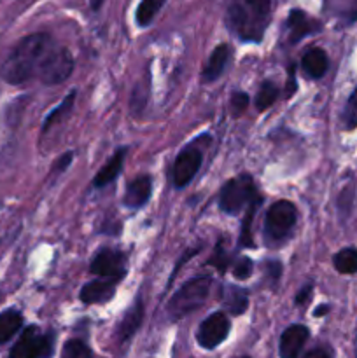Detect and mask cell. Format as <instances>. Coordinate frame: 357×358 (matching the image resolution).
I'll return each mask as SVG.
<instances>
[{
	"mask_svg": "<svg viewBox=\"0 0 357 358\" xmlns=\"http://www.w3.org/2000/svg\"><path fill=\"white\" fill-rule=\"evenodd\" d=\"M52 45H55V41L48 34L27 35L9 52L0 69V77L14 86L37 79L42 62Z\"/></svg>",
	"mask_w": 357,
	"mask_h": 358,
	"instance_id": "cell-1",
	"label": "cell"
},
{
	"mask_svg": "<svg viewBox=\"0 0 357 358\" xmlns=\"http://www.w3.org/2000/svg\"><path fill=\"white\" fill-rule=\"evenodd\" d=\"M273 0H231L226 23L244 42H261L272 20Z\"/></svg>",
	"mask_w": 357,
	"mask_h": 358,
	"instance_id": "cell-2",
	"label": "cell"
},
{
	"mask_svg": "<svg viewBox=\"0 0 357 358\" xmlns=\"http://www.w3.org/2000/svg\"><path fill=\"white\" fill-rule=\"evenodd\" d=\"M210 287H212V278L209 275L195 276L192 280L186 282L177 292L172 296V299L167 304V313L172 320H178V318L186 317V315L192 313L198 308L203 306L210 294Z\"/></svg>",
	"mask_w": 357,
	"mask_h": 358,
	"instance_id": "cell-3",
	"label": "cell"
},
{
	"mask_svg": "<svg viewBox=\"0 0 357 358\" xmlns=\"http://www.w3.org/2000/svg\"><path fill=\"white\" fill-rule=\"evenodd\" d=\"M298 222L296 205L287 199L273 203L265 219V238L270 245L286 243Z\"/></svg>",
	"mask_w": 357,
	"mask_h": 358,
	"instance_id": "cell-4",
	"label": "cell"
},
{
	"mask_svg": "<svg viewBox=\"0 0 357 358\" xmlns=\"http://www.w3.org/2000/svg\"><path fill=\"white\" fill-rule=\"evenodd\" d=\"M258 196L261 194L258 192L251 175H238V177L230 178L220 189L219 208L227 215H237L241 210L247 208Z\"/></svg>",
	"mask_w": 357,
	"mask_h": 358,
	"instance_id": "cell-5",
	"label": "cell"
},
{
	"mask_svg": "<svg viewBox=\"0 0 357 358\" xmlns=\"http://www.w3.org/2000/svg\"><path fill=\"white\" fill-rule=\"evenodd\" d=\"M55 350L52 332L42 334L38 327L30 325L23 331L14 346L10 348L9 358H49Z\"/></svg>",
	"mask_w": 357,
	"mask_h": 358,
	"instance_id": "cell-6",
	"label": "cell"
},
{
	"mask_svg": "<svg viewBox=\"0 0 357 358\" xmlns=\"http://www.w3.org/2000/svg\"><path fill=\"white\" fill-rule=\"evenodd\" d=\"M72 70L74 58L69 49L58 48L55 44L42 62L37 79H41V83L46 86H56V84L65 83L72 76Z\"/></svg>",
	"mask_w": 357,
	"mask_h": 358,
	"instance_id": "cell-7",
	"label": "cell"
},
{
	"mask_svg": "<svg viewBox=\"0 0 357 358\" xmlns=\"http://www.w3.org/2000/svg\"><path fill=\"white\" fill-rule=\"evenodd\" d=\"M90 271L104 280L121 282L126 276V255L115 248H102L91 261Z\"/></svg>",
	"mask_w": 357,
	"mask_h": 358,
	"instance_id": "cell-8",
	"label": "cell"
},
{
	"mask_svg": "<svg viewBox=\"0 0 357 358\" xmlns=\"http://www.w3.org/2000/svg\"><path fill=\"white\" fill-rule=\"evenodd\" d=\"M230 318L224 313H220V311H217V313H212L200 324L198 332H196V341H198V345L202 348L214 350L220 343L226 341L227 334H230Z\"/></svg>",
	"mask_w": 357,
	"mask_h": 358,
	"instance_id": "cell-9",
	"label": "cell"
},
{
	"mask_svg": "<svg viewBox=\"0 0 357 358\" xmlns=\"http://www.w3.org/2000/svg\"><path fill=\"white\" fill-rule=\"evenodd\" d=\"M202 161L203 156L196 147H186L182 152H178L174 163L175 187H186L196 177L200 166H202Z\"/></svg>",
	"mask_w": 357,
	"mask_h": 358,
	"instance_id": "cell-10",
	"label": "cell"
},
{
	"mask_svg": "<svg viewBox=\"0 0 357 358\" xmlns=\"http://www.w3.org/2000/svg\"><path fill=\"white\" fill-rule=\"evenodd\" d=\"M153 194V177L149 175H139L130 184L126 185L125 196H122V205L130 210H139L147 205Z\"/></svg>",
	"mask_w": 357,
	"mask_h": 358,
	"instance_id": "cell-11",
	"label": "cell"
},
{
	"mask_svg": "<svg viewBox=\"0 0 357 358\" xmlns=\"http://www.w3.org/2000/svg\"><path fill=\"white\" fill-rule=\"evenodd\" d=\"M310 338V331L308 327L301 324H294L287 327L280 336L279 343V353L280 358H298V355L303 350L304 343Z\"/></svg>",
	"mask_w": 357,
	"mask_h": 358,
	"instance_id": "cell-12",
	"label": "cell"
},
{
	"mask_svg": "<svg viewBox=\"0 0 357 358\" xmlns=\"http://www.w3.org/2000/svg\"><path fill=\"white\" fill-rule=\"evenodd\" d=\"M287 28H289V42L290 44H296L301 38L321 30V23L308 16L304 10L293 9L289 16H287Z\"/></svg>",
	"mask_w": 357,
	"mask_h": 358,
	"instance_id": "cell-13",
	"label": "cell"
},
{
	"mask_svg": "<svg viewBox=\"0 0 357 358\" xmlns=\"http://www.w3.org/2000/svg\"><path fill=\"white\" fill-rule=\"evenodd\" d=\"M115 283L111 280H93L80 289L79 299L84 304H104L114 297Z\"/></svg>",
	"mask_w": 357,
	"mask_h": 358,
	"instance_id": "cell-14",
	"label": "cell"
},
{
	"mask_svg": "<svg viewBox=\"0 0 357 358\" xmlns=\"http://www.w3.org/2000/svg\"><path fill=\"white\" fill-rule=\"evenodd\" d=\"M231 58V48L227 44H219L212 51V55L206 59L205 66H203L202 72V80L203 83H214V80L219 79L220 76L226 70L227 63Z\"/></svg>",
	"mask_w": 357,
	"mask_h": 358,
	"instance_id": "cell-15",
	"label": "cell"
},
{
	"mask_svg": "<svg viewBox=\"0 0 357 358\" xmlns=\"http://www.w3.org/2000/svg\"><path fill=\"white\" fill-rule=\"evenodd\" d=\"M126 152H128V149H126V147H119V149L112 154L111 159H108L107 163L100 168V171L94 175V178H93L94 187H98V189L105 187V185L112 184V182H114L115 178L121 175Z\"/></svg>",
	"mask_w": 357,
	"mask_h": 358,
	"instance_id": "cell-16",
	"label": "cell"
},
{
	"mask_svg": "<svg viewBox=\"0 0 357 358\" xmlns=\"http://www.w3.org/2000/svg\"><path fill=\"white\" fill-rule=\"evenodd\" d=\"M142 320H144V303L140 297H136V299L133 301L132 306L125 311L121 322H119V327H118L119 339H121V341H128V339L139 331V327L142 325Z\"/></svg>",
	"mask_w": 357,
	"mask_h": 358,
	"instance_id": "cell-17",
	"label": "cell"
},
{
	"mask_svg": "<svg viewBox=\"0 0 357 358\" xmlns=\"http://www.w3.org/2000/svg\"><path fill=\"white\" fill-rule=\"evenodd\" d=\"M220 299H223V304L226 306V310L231 315H234V317L244 315L248 308V294L241 287L226 283L223 287V290H220Z\"/></svg>",
	"mask_w": 357,
	"mask_h": 358,
	"instance_id": "cell-18",
	"label": "cell"
},
{
	"mask_svg": "<svg viewBox=\"0 0 357 358\" xmlns=\"http://www.w3.org/2000/svg\"><path fill=\"white\" fill-rule=\"evenodd\" d=\"M301 69L304 70L308 77L312 79H321L326 76L329 69V58L326 55L324 49L321 48H312L308 49L301 59Z\"/></svg>",
	"mask_w": 357,
	"mask_h": 358,
	"instance_id": "cell-19",
	"label": "cell"
},
{
	"mask_svg": "<svg viewBox=\"0 0 357 358\" xmlns=\"http://www.w3.org/2000/svg\"><path fill=\"white\" fill-rule=\"evenodd\" d=\"M23 327V315L16 310H6L0 313V345L13 339Z\"/></svg>",
	"mask_w": 357,
	"mask_h": 358,
	"instance_id": "cell-20",
	"label": "cell"
},
{
	"mask_svg": "<svg viewBox=\"0 0 357 358\" xmlns=\"http://www.w3.org/2000/svg\"><path fill=\"white\" fill-rule=\"evenodd\" d=\"M332 266L340 275H354L357 273V248H342L332 255Z\"/></svg>",
	"mask_w": 357,
	"mask_h": 358,
	"instance_id": "cell-21",
	"label": "cell"
},
{
	"mask_svg": "<svg viewBox=\"0 0 357 358\" xmlns=\"http://www.w3.org/2000/svg\"><path fill=\"white\" fill-rule=\"evenodd\" d=\"M261 205H262V196H258V198L247 206V213H245L244 222H241L240 241H238L240 247H254V241H252V222H254V215Z\"/></svg>",
	"mask_w": 357,
	"mask_h": 358,
	"instance_id": "cell-22",
	"label": "cell"
},
{
	"mask_svg": "<svg viewBox=\"0 0 357 358\" xmlns=\"http://www.w3.org/2000/svg\"><path fill=\"white\" fill-rule=\"evenodd\" d=\"M164 0H142L136 7L135 13V21L139 27H147V24L153 23V20L156 17V14L160 13V9L163 7Z\"/></svg>",
	"mask_w": 357,
	"mask_h": 358,
	"instance_id": "cell-23",
	"label": "cell"
},
{
	"mask_svg": "<svg viewBox=\"0 0 357 358\" xmlns=\"http://www.w3.org/2000/svg\"><path fill=\"white\" fill-rule=\"evenodd\" d=\"M279 94H280L279 87H276L272 80H265V83L261 84V87H259L258 94H255V108L261 112L266 110V108H270L276 101Z\"/></svg>",
	"mask_w": 357,
	"mask_h": 358,
	"instance_id": "cell-24",
	"label": "cell"
},
{
	"mask_svg": "<svg viewBox=\"0 0 357 358\" xmlns=\"http://www.w3.org/2000/svg\"><path fill=\"white\" fill-rule=\"evenodd\" d=\"M206 264L212 266V268H216L217 271L220 273V275H224V273L227 271V268L233 264V257H231L230 252L224 248V241L223 240L217 241L216 248H214L212 255H210V259L206 261Z\"/></svg>",
	"mask_w": 357,
	"mask_h": 358,
	"instance_id": "cell-25",
	"label": "cell"
},
{
	"mask_svg": "<svg viewBox=\"0 0 357 358\" xmlns=\"http://www.w3.org/2000/svg\"><path fill=\"white\" fill-rule=\"evenodd\" d=\"M74 100H76V91H72V93H70L69 96H66L65 100L58 105V107H55L51 112H49L48 117L44 119V124H42V131H48V129L51 128L56 121H59L63 115L69 114V110L72 108V105H74Z\"/></svg>",
	"mask_w": 357,
	"mask_h": 358,
	"instance_id": "cell-26",
	"label": "cell"
},
{
	"mask_svg": "<svg viewBox=\"0 0 357 358\" xmlns=\"http://www.w3.org/2000/svg\"><path fill=\"white\" fill-rule=\"evenodd\" d=\"M342 122L345 126V129H349V131L357 128V84L352 90V93H350V96L346 98V103L343 107Z\"/></svg>",
	"mask_w": 357,
	"mask_h": 358,
	"instance_id": "cell-27",
	"label": "cell"
},
{
	"mask_svg": "<svg viewBox=\"0 0 357 358\" xmlns=\"http://www.w3.org/2000/svg\"><path fill=\"white\" fill-rule=\"evenodd\" d=\"M62 358H93V353L80 339H70L63 346Z\"/></svg>",
	"mask_w": 357,
	"mask_h": 358,
	"instance_id": "cell-28",
	"label": "cell"
},
{
	"mask_svg": "<svg viewBox=\"0 0 357 358\" xmlns=\"http://www.w3.org/2000/svg\"><path fill=\"white\" fill-rule=\"evenodd\" d=\"M248 103H251V98H248L247 93H244V91H234V93L231 94V100H230L231 115L240 117V115L247 110Z\"/></svg>",
	"mask_w": 357,
	"mask_h": 358,
	"instance_id": "cell-29",
	"label": "cell"
},
{
	"mask_svg": "<svg viewBox=\"0 0 357 358\" xmlns=\"http://www.w3.org/2000/svg\"><path fill=\"white\" fill-rule=\"evenodd\" d=\"M252 271H254V262H252V259L241 255L237 261H233V276L237 280L251 278Z\"/></svg>",
	"mask_w": 357,
	"mask_h": 358,
	"instance_id": "cell-30",
	"label": "cell"
},
{
	"mask_svg": "<svg viewBox=\"0 0 357 358\" xmlns=\"http://www.w3.org/2000/svg\"><path fill=\"white\" fill-rule=\"evenodd\" d=\"M352 206H354V185L350 184L343 189L342 194H340L338 198V210L340 213H342V217L349 215Z\"/></svg>",
	"mask_w": 357,
	"mask_h": 358,
	"instance_id": "cell-31",
	"label": "cell"
},
{
	"mask_svg": "<svg viewBox=\"0 0 357 358\" xmlns=\"http://www.w3.org/2000/svg\"><path fill=\"white\" fill-rule=\"evenodd\" d=\"M282 275V264L279 261H266L265 266V276L272 285H276Z\"/></svg>",
	"mask_w": 357,
	"mask_h": 358,
	"instance_id": "cell-32",
	"label": "cell"
},
{
	"mask_svg": "<svg viewBox=\"0 0 357 358\" xmlns=\"http://www.w3.org/2000/svg\"><path fill=\"white\" fill-rule=\"evenodd\" d=\"M296 87H298V84H296V66L290 65L289 66V76H287L286 91H284V93H286V98L293 96V94L296 93Z\"/></svg>",
	"mask_w": 357,
	"mask_h": 358,
	"instance_id": "cell-33",
	"label": "cell"
},
{
	"mask_svg": "<svg viewBox=\"0 0 357 358\" xmlns=\"http://www.w3.org/2000/svg\"><path fill=\"white\" fill-rule=\"evenodd\" d=\"M312 290H314V285H312V283H307L304 287H301V290L298 292L294 303H296L298 306H303V304H307L312 297Z\"/></svg>",
	"mask_w": 357,
	"mask_h": 358,
	"instance_id": "cell-34",
	"label": "cell"
},
{
	"mask_svg": "<svg viewBox=\"0 0 357 358\" xmlns=\"http://www.w3.org/2000/svg\"><path fill=\"white\" fill-rule=\"evenodd\" d=\"M72 159H74V154H72V152H65V154H63V156L59 157V159L55 163V170H56V171H65L66 168L70 166V163H72Z\"/></svg>",
	"mask_w": 357,
	"mask_h": 358,
	"instance_id": "cell-35",
	"label": "cell"
},
{
	"mask_svg": "<svg viewBox=\"0 0 357 358\" xmlns=\"http://www.w3.org/2000/svg\"><path fill=\"white\" fill-rule=\"evenodd\" d=\"M304 358H332V357H331V353L328 352V350L315 348V350H310V352L304 355Z\"/></svg>",
	"mask_w": 357,
	"mask_h": 358,
	"instance_id": "cell-36",
	"label": "cell"
},
{
	"mask_svg": "<svg viewBox=\"0 0 357 358\" xmlns=\"http://www.w3.org/2000/svg\"><path fill=\"white\" fill-rule=\"evenodd\" d=\"M356 21H357V0L352 3L349 14H346V24H352V23H356Z\"/></svg>",
	"mask_w": 357,
	"mask_h": 358,
	"instance_id": "cell-37",
	"label": "cell"
},
{
	"mask_svg": "<svg viewBox=\"0 0 357 358\" xmlns=\"http://www.w3.org/2000/svg\"><path fill=\"white\" fill-rule=\"evenodd\" d=\"M329 310H331V306H329V304H321V306L314 311V315L315 317H324V315L329 313Z\"/></svg>",
	"mask_w": 357,
	"mask_h": 358,
	"instance_id": "cell-38",
	"label": "cell"
},
{
	"mask_svg": "<svg viewBox=\"0 0 357 358\" xmlns=\"http://www.w3.org/2000/svg\"><path fill=\"white\" fill-rule=\"evenodd\" d=\"M102 3H104V0H90V6L93 10H98L102 7Z\"/></svg>",
	"mask_w": 357,
	"mask_h": 358,
	"instance_id": "cell-39",
	"label": "cell"
},
{
	"mask_svg": "<svg viewBox=\"0 0 357 358\" xmlns=\"http://www.w3.org/2000/svg\"><path fill=\"white\" fill-rule=\"evenodd\" d=\"M240 358H251V357H240Z\"/></svg>",
	"mask_w": 357,
	"mask_h": 358,
	"instance_id": "cell-40",
	"label": "cell"
}]
</instances>
